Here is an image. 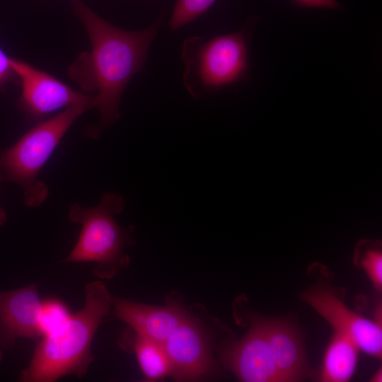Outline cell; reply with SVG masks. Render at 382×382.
Returning <instances> with one entry per match:
<instances>
[{
  "instance_id": "1",
  "label": "cell",
  "mask_w": 382,
  "mask_h": 382,
  "mask_svg": "<svg viewBox=\"0 0 382 382\" xmlns=\"http://www.w3.org/2000/svg\"><path fill=\"white\" fill-rule=\"evenodd\" d=\"M71 6L86 30L91 49L69 65L68 74L81 91L95 96L93 108L99 111L100 120L87 127L86 134L97 139L119 120L123 93L132 78L143 69L162 18L143 30L129 31L109 23L82 0H71Z\"/></svg>"
},
{
  "instance_id": "2",
  "label": "cell",
  "mask_w": 382,
  "mask_h": 382,
  "mask_svg": "<svg viewBox=\"0 0 382 382\" xmlns=\"http://www.w3.org/2000/svg\"><path fill=\"white\" fill-rule=\"evenodd\" d=\"M85 303L52 332L43 335L21 373L23 382H54L68 375L83 378L93 360L91 345L113 299L99 280L85 286Z\"/></svg>"
},
{
  "instance_id": "3",
  "label": "cell",
  "mask_w": 382,
  "mask_h": 382,
  "mask_svg": "<svg viewBox=\"0 0 382 382\" xmlns=\"http://www.w3.org/2000/svg\"><path fill=\"white\" fill-rule=\"evenodd\" d=\"M124 207L122 197L112 192L104 193L96 207L73 204L68 219L81 224V230L74 248L62 262H95L93 273L103 279H110L128 266L130 260L125 250L133 243L134 227L124 228L115 219Z\"/></svg>"
},
{
  "instance_id": "4",
  "label": "cell",
  "mask_w": 382,
  "mask_h": 382,
  "mask_svg": "<svg viewBox=\"0 0 382 382\" xmlns=\"http://www.w3.org/2000/svg\"><path fill=\"white\" fill-rule=\"evenodd\" d=\"M86 110L83 106L69 107L36 123L0 153V170L5 180L21 187L26 206L37 207L48 197V187L38 179L39 173L71 126Z\"/></svg>"
},
{
  "instance_id": "5",
  "label": "cell",
  "mask_w": 382,
  "mask_h": 382,
  "mask_svg": "<svg viewBox=\"0 0 382 382\" xmlns=\"http://www.w3.org/2000/svg\"><path fill=\"white\" fill-rule=\"evenodd\" d=\"M182 60L185 88L195 100L209 97L221 88L236 83L248 67V44L245 33L238 32L204 40L187 38L183 45Z\"/></svg>"
},
{
  "instance_id": "6",
  "label": "cell",
  "mask_w": 382,
  "mask_h": 382,
  "mask_svg": "<svg viewBox=\"0 0 382 382\" xmlns=\"http://www.w3.org/2000/svg\"><path fill=\"white\" fill-rule=\"evenodd\" d=\"M11 63L21 87L18 107L28 122L38 123L64 108H93L95 96L76 91L21 59L11 57Z\"/></svg>"
},
{
  "instance_id": "7",
  "label": "cell",
  "mask_w": 382,
  "mask_h": 382,
  "mask_svg": "<svg viewBox=\"0 0 382 382\" xmlns=\"http://www.w3.org/2000/svg\"><path fill=\"white\" fill-rule=\"evenodd\" d=\"M302 301L313 307L334 328L349 337L359 349L381 358V319L371 320L347 308L332 289L316 286L303 292Z\"/></svg>"
},
{
  "instance_id": "8",
  "label": "cell",
  "mask_w": 382,
  "mask_h": 382,
  "mask_svg": "<svg viewBox=\"0 0 382 382\" xmlns=\"http://www.w3.org/2000/svg\"><path fill=\"white\" fill-rule=\"evenodd\" d=\"M224 359L242 381H282L271 354L264 319H254L243 338L224 351Z\"/></svg>"
},
{
  "instance_id": "9",
  "label": "cell",
  "mask_w": 382,
  "mask_h": 382,
  "mask_svg": "<svg viewBox=\"0 0 382 382\" xmlns=\"http://www.w3.org/2000/svg\"><path fill=\"white\" fill-rule=\"evenodd\" d=\"M163 346L175 380L196 381L209 373L212 362L207 337L200 324L190 316Z\"/></svg>"
},
{
  "instance_id": "10",
  "label": "cell",
  "mask_w": 382,
  "mask_h": 382,
  "mask_svg": "<svg viewBox=\"0 0 382 382\" xmlns=\"http://www.w3.org/2000/svg\"><path fill=\"white\" fill-rule=\"evenodd\" d=\"M42 300L37 283L0 291V348L11 349L18 338L42 337L38 313Z\"/></svg>"
},
{
  "instance_id": "11",
  "label": "cell",
  "mask_w": 382,
  "mask_h": 382,
  "mask_svg": "<svg viewBox=\"0 0 382 382\" xmlns=\"http://www.w3.org/2000/svg\"><path fill=\"white\" fill-rule=\"evenodd\" d=\"M112 306L115 317L137 335L162 345L190 316L176 301L156 306L117 298Z\"/></svg>"
},
{
  "instance_id": "12",
  "label": "cell",
  "mask_w": 382,
  "mask_h": 382,
  "mask_svg": "<svg viewBox=\"0 0 382 382\" xmlns=\"http://www.w3.org/2000/svg\"><path fill=\"white\" fill-rule=\"evenodd\" d=\"M265 332L274 363L282 381H300L306 362L303 345L294 325L284 319H264Z\"/></svg>"
},
{
  "instance_id": "13",
  "label": "cell",
  "mask_w": 382,
  "mask_h": 382,
  "mask_svg": "<svg viewBox=\"0 0 382 382\" xmlns=\"http://www.w3.org/2000/svg\"><path fill=\"white\" fill-rule=\"evenodd\" d=\"M359 347L349 337L334 331L325 349L320 374L323 382H346L354 374Z\"/></svg>"
},
{
  "instance_id": "14",
  "label": "cell",
  "mask_w": 382,
  "mask_h": 382,
  "mask_svg": "<svg viewBox=\"0 0 382 382\" xmlns=\"http://www.w3.org/2000/svg\"><path fill=\"white\" fill-rule=\"evenodd\" d=\"M132 347L148 381H156L170 375V361L162 344L136 334L132 340Z\"/></svg>"
},
{
  "instance_id": "15",
  "label": "cell",
  "mask_w": 382,
  "mask_h": 382,
  "mask_svg": "<svg viewBox=\"0 0 382 382\" xmlns=\"http://www.w3.org/2000/svg\"><path fill=\"white\" fill-rule=\"evenodd\" d=\"M71 314L68 306L59 299L52 297L42 300L37 318L42 337L63 325Z\"/></svg>"
},
{
  "instance_id": "16",
  "label": "cell",
  "mask_w": 382,
  "mask_h": 382,
  "mask_svg": "<svg viewBox=\"0 0 382 382\" xmlns=\"http://www.w3.org/2000/svg\"><path fill=\"white\" fill-rule=\"evenodd\" d=\"M216 0H177L168 25L175 31L204 14Z\"/></svg>"
},
{
  "instance_id": "17",
  "label": "cell",
  "mask_w": 382,
  "mask_h": 382,
  "mask_svg": "<svg viewBox=\"0 0 382 382\" xmlns=\"http://www.w3.org/2000/svg\"><path fill=\"white\" fill-rule=\"evenodd\" d=\"M360 262L374 286L379 291L382 288V253L378 247L366 248Z\"/></svg>"
},
{
  "instance_id": "18",
  "label": "cell",
  "mask_w": 382,
  "mask_h": 382,
  "mask_svg": "<svg viewBox=\"0 0 382 382\" xmlns=\"http://www.w3.org/2000/svg\"><path fill=\"white\" fill-rule=\"evenodd\" d=\"M11 57L8 55L0 47V91L11 83H18V76L16 74L11 63Z\"/></svg>"
},
{
  "instance_id": "19",
  "label": "cell",
  "mask_w": 382,
  "mask_h": 382,
  "mask_svg": "<svg viewBox=\"0 0 382 382\" xmlns=\"http://www.w3.org/2000/svg\"><path fill=\"white\" fill-rule=\"evenodd\" d=\"M294 4L306 8L340 9L337 0H291Z\"/></svg>"
},
{
  "instance_id": "20",
  "label": "cell",
  "mask_w": 382,
  "mask_h": 382,
  "mask_svg": "<svg viewBox=\"0 0 382 382\" xmlns=\"http://www.w3.org/2000/svg\"><path fill=\"white\" fill-rule=\"evenodd\" d=\"M5 181V178L0 170V183ZM6 221V213L4 209L0 207V227L4 224Z\"/></svg>"
},
{
  "instance_id": "21",
  "label": "cell",
  "mask_w": 382,
  "mask_h": 382,
  "mask_svg": "<svg viewBox=\"0 0 382 382\" xmlns=\"http://www.w3.org/2000/svg\"><path fill=\"white\" fill-rule=\"evenodd\" d=\"M382 371H381V367L378 369V370L374 374V376L371 378V381L374 382H381L382 381Z\"/></svg>"
}]
</instances>
